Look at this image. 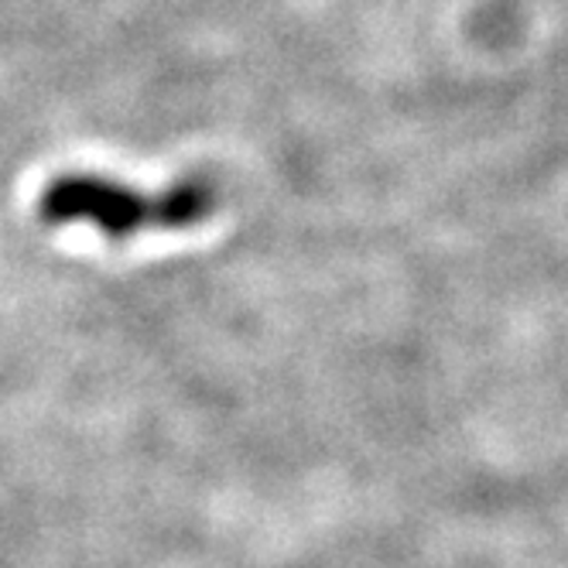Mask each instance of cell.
<instances>
[{
    "label": "cell",
    "mask_w": 568,
    "mask_h": 568,
    "mask_svg": "<svg viewBox=\"0 0 568 568\" xmlns=\"http://www.w3.org/2000/svg\"><path fill=\"white\" fill-rule=\"evenodd\" d=\"M220 206L216 182L206 175L182 179L169 189L144 192L93 172H69L45 185L38 216L49 226H93L106 240L141 233H175L206 223Z\"/></svg>",
    "instance_id": "6da1fadb"
}]
</instances>
